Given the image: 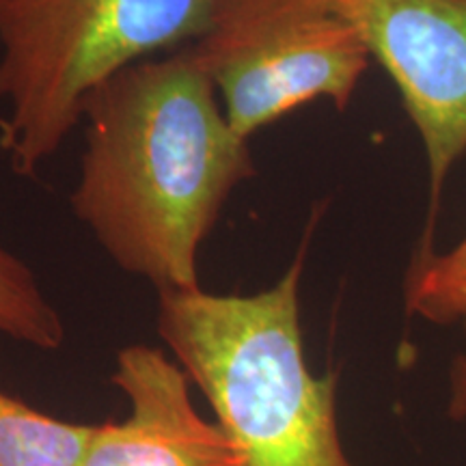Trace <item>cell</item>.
<instances>
[{"mask_svg": "<svg viewBox=\"0 0 466 466\" xmlns=\"http://www.w3.org/2000/svg\"><path fill=\"white\" fill-rule=\"evenodd\" d=\"M319 209L296 258L258 294L175 289L160 294L158 333L244 466H357L337 421V376H316L305 357L300 281Z\"/></svg>", "mask_w": 466, "mask_h": 466, "instance_id": "cell-2", "label": "cell"}, {"mask_svg": "<svg viewBox=\"0 0 466 466\" xmlns=\"http://www.w3.org/2000/svg\"><path fill=\"white\" fill-rule=\"evenodd\" d=\"M113 382L130 412L124 421L96 425L80 466H244L225 430L195 410L190 376L162 350L124 348Z\"/></svg>", "mask_w": 466, "mask_h": 466, "instance_id": "cell-6", "label": "cell"}, {"mask_svg": "<svg viewBox=\"0 0 466 466\" xmlns=\"http://www.w3.org/2000/svg\"><path fill=\"white\" fill-rule=\"evenodd\" d=\"M212 0H0V149L33 175L97 86L206 31Z\"/></svg>", "mask_w": 466, "mask_h": 466, "instance_id": "cell-3", "label": "cell"}, {"mask_svg": "<svg viewBox=\"0 0 466 466\" xmlns=\"http://www.w3.org/2000/svg\"><path fill=\"white\" fill-rule=\"evenodd\" d=\"M93 432L0 393V466H80Z\"/></svg>", "mask_w": 466, "mask_h": 466, "instance_id": "cell-7", "label": "cell"}, {"mask_svg": "<svg viewBox=\"0 0 466 466\" xmlns=\"http://www.w3.org/2000/svg\"><path fill=\"white\" fill-rule=\"evenodd\" d=\"M447 415L466 423V354L453 359L447 371Z\"/></svg>", "mask_w": 466, "mask_h": 466, "instance_id": "cell-10", "label": "cell"}, {"mask_svg": "<svg viewBox=\"0 0 466 466\" xmlns=\"http://www.w3.org/2000/svg\"><path fill=\"white\" fill-rule=\"evenodd\" d=\"M83 121L76 217L116 266L160 294L201 288L199 250L255 160L190 44L108 78Z\"/></svg>", "mask_w": 466, "mask_h": 466, "instance_id": "cell-1", "label": "cell"}, {"mask_svg": "<svg viewBox=\"0 0 466 466\" xmlns=\"http://www.w3.org/2000/svg\"><path fill=\"white\" fill-rule=\"evenodd\" d=\"M408 316L466 333V236L450 250L412 255L404 279Z\"/></svg>", "mask_w": 466, "mask_h": 466, "instance_id": "cell-8", "label": "cell"}, {"mask_svg": "<svg viewBox=\"0 0 466 466\" xmlns=\"http://www.w3.org/2000/svg\"><path fill=\"white\" fill-rule=\"evenodd\" d=\"M190 50L248 141L318 100L343 113L374 63L335 0H212Z\"/></svg>", "mask_w": 466, "mask_h": 466, "instance_id": "cell-4", "label": "cell"}, {"mask_svg": "<svg viewBox=\"0 0 466 466\" xmlns=\"http://www.w3.org/2000/svg\"><path fill=\"white\" fill-rule=\"evenodd\" d=\"M0 333L39 350L63 343V322L33 270L0 247Z\"/></svg>", "mask_w": 466, "mask_h": 466, "instance_id": "cell-9", "label": "cell"}, {"mask_svg": "<svg viewBox=\"0 0 466 466\" xmlns=\"http://www.w3.org/2000/svg\"><path fill=\"white\" fill-rule=\"evenodd\" d=\"M398 86L423 143L430 206L417 253L434 247L442 190L466 156V0H335Z\"/></svg>", "mask_w": 466, "mask_h": 466, "instance_id": "cell-5", "label": "cell"}]
</instances>
